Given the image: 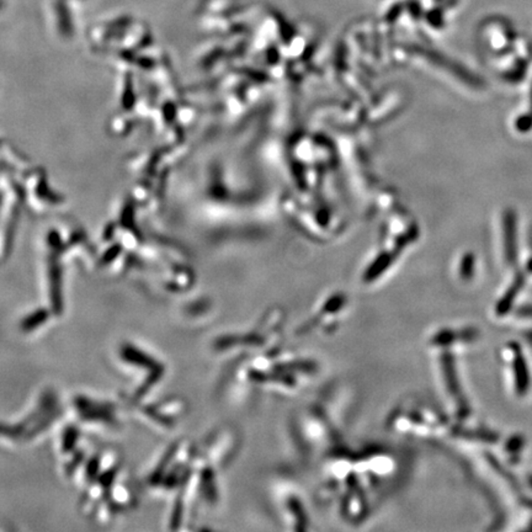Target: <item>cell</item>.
Wrapping results in <instances>:
<instances>
[{"mask_svg":"<svg viewBox=\"0 0 532 532\" xmlns=\"http://www.w3.org/2000/svg\"><path fill=\"white\" fill-rule=\"evenodd\" d=\"M99 468H100V462L97 457H93L87 465V477L90 480L96 478V475L99 473Z\"/></svg>","mask_w":532,"mask_h":532,"instance_id":"4","label":"cell"},{"mask_svg":"<svg viewBox=\"0 0 532 532\" xmlns=\"http://www.w3.org/2000/svg\"><path fill=\"white\" fill-rule=\"evenodd\" d=\"M115 470H111L109 471V472H106L105 475H100V478H99V482H100L101 485H110L111 482H112V480L115 478Z\"/></svg>","mask_w":532,"mask_h":532,"instance_id":"5","label":"cell"},{"mask_svg":"<svg viewBox=\"0 0 532 532\" xmlns=\"http://www.w3.org/2000/svg\"><path fill=\"white\" fill-rule=\"evenodd\" d=\"M121 356L125 361L136 365V366H141V367L150 370V371H164L163 365L158 361H155L153 357H150L143 351L130 345V344L122 348Z\"/></svg>","mask_w":532,"mask_h":532,"instance_id":"1","label":"cell"},{"mask_svg":"<svg viewBox=\"0 0 532 532\" xmlns=\"http://www.w3.org/2000/svg\"><path fill=\"white\" fill-rule=\"evenodd\" d=\"M48 318H49V312L45 308H40L37 311H35L34 313H31L26 318H24L20 326L24 331H34L36 328H39L41 324H44Z\"/></svg>","mask_w":532,"mask_h":532,"instance_id":"2","label":"cell"},{"mask_svg":"<svg viewBox=\"0 0 532 532\" xmlns=\"http://www.w3.org/2000/svg\"><path fill=\"white\" fill-rule=\"evenodd\" d=\"M79 432L74 427H69L66 429L64 435H63V451H72L77 442Z\"/></svg>","mask_w":532,"mask_h":532,"instance_id":"3","label":"cell"}]
</instances>
